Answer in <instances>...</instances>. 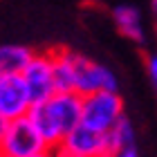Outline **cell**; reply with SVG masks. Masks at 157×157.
I'll list each match as a JSON object with an SVG mask.
<instances>
[{"instance_id":"5b68a950","label":"cell","mask_w":157,"mask_h":157,"mask_svg":"<svg viewBox=\"0 0 157 157\" xmlns=\"http://www.w3.org/2000/svg\"><path fill=\"white\" fill-rule=\"evenodd\" d=\"M34 105L23 74H0V112L7 119L27 117Z\"/></svg>"},{"instance_id":"52a82bcc","label":"cell","mask_w":157,"mask_h":157,"mask_svg":"<svg viewBox=\"0 0 157 157\" xmlns=\"http://www.w3.org/2000/svg\"><path fill=\"white\" fill-rule=\"evenodd\" d=\"M47 108L52 112L56 126L61 128L63 139H65V135L81 124L83 97L78 92H56V94H52L47 99Z\"/></svg>"},{"instance_id":"d6986e66","label":"cell","mask_w":157,"mask_h":157,"mask_svg":"<svg viewBox=\"0 0 157 157\" xmlns=\"http://www.w3.org/2000/svg\"><path fill=\"white\" fill-rule=\"evenodd\" d=\"M0 157H5V153H2V146H0Z\"/></svg>"},{"instance_id":"9c48e42d","label":"cell","mask_w":157,"mask_h":157,"mask_svg":"<svg viewBox=\"0 0 157 157\" xmlns=\"http://www.w3.org/2000/svg\"><path fill=\"white\" fill-rule=\"evenodd\" d=\"M74 54L76 52H72L70 47H54L52 49L56 92H74V83H76Z\"/></svg>"},{"instance_id":"ac0fdd59","label":"cell","mask_w":157,"mask_h":157,"mask_svg":"<svg viewBox=\"0 0 157 157\" xmlns=\"http://www.w3.org/2000/svg\"><path fill=\"white\" fill-rule=\"evenodd\" d=\"M151 9H153V13L157 16V0H151Z\"/></svg>"},{"instance_id":"4fadbf2b","label":"cell","mask_w":157,"mask_h":157,"mask_svg":"<svg viewBox=\"0 0 157 157\" xmlns=\"http://www.w3.org/2000/svg\"><path fill=\"white\" fill-rule=\"evenodd\" d=\"M144 65H146L148 81H151V85H153V88H155V92H157V52H155V54H146Z\"/></svg>"},{"instance_id":"30bf717a","label":"cell","mask_w":157,"mask_h":157,"mask_svg":"<svg viewBox=\"0 0 157 157\" xmlns=\"http://www.w3.org/2000/svg\"><path fill=\"white\" fill-rule=\"evenodd\" d=\"M112 20H115V27L119 29V34L126 36L128 40L139 43V45L146 40L144 27H141V16H139L137 7H132V5H117L115 9H112Z\"/></svg>"},{"instance_id":"277c9868","label":"cell","mask_w":157,"mask_h":157,"mask_svg":"<svg viewBox=\"0 0 157 157\" xmlns=\"http://www.w3.org/2000/svg\"><path fill=\"white\" fill-rule=\"evenodd\" d=\"M74 70H76V83L74 92L81 97L92 94L99 90H119V78L108 65L88 59L85 54H74Z\"/></svg>"},{"instance_id":"2e32d148","label":"cell","mask_w":157,"mask_h":157,"mask_svg":"<svg viewBox=\"0 0 157 157\" xmlns=\"http://www.w3.org/2000/svg\"><path fill=\"white\" fill-rule=\"evenodd\" d=\"M7 128H9V119H7L2 112H0V139H2V135L7 132Z\"/></svg>"},{"instance_id":"8992f818","label":"cell","mask_w":157,"mask_h":157,"mask_svg":"<svg viewBox=\"0 0 157 157\" xmlns=\"http://www.w3.org/2000/svg\"><path fill=\"white\" fill-rule=\"evenodd\" d=\"M61 144L81 153L83 157H110L112 155L108 132L94 130V128H90L85 124H78L74 130H70Z\"/></svg>"},{"instance_id":"5bb4252c","label":"cell","mask_w":157,"mask_h":157,"mask_svg":"<svg viewBox=\"0 0 157 157\" xmlns=\"http://www.w3.org/2000/svg\"><path fill=\"white\" fill-rule=\"evenodd\" d=\"M54 155L56 157H83L81 153H76V151H72V148H67V146H63V144H59L54 148Z\"/></svg>"},{"instance_id":"3957f363","label":"cell","mask_w":157,"mask_h":157,"mask_svg":"<svg viewBox=\"0 0 157 157\" xmlns=\"http://www.w3.org/2000/svg\"><path fill=\"white\" fill-rule=\"evenodd\" d=\"M23 78L27 83V90L32 94L34 103L47 101L52 94H56V83H54V59H52V49L45 52H34L29 63L25 65Z\"/></svg>"},{"instance_id":"7c38bea8","label":"cell","mask_w":157,"mask_h":157,"mask_svg":"<svg viewBox=\"0 0 157 157\" xmlns=\"http://www.w3.org/2000/svg\"><path fill=\"white\" fill-rule=\"evenodd\" d=\"M108 137H110V146H112V153L119 151V148H128V146H137V132H135V126L132 121L128 119L126 115L121 117L115 126L108 130Z\"/></svg>"},{"instance_id":"9a60e30c","label":"cell","mask_w":157,"mask_h":157,"mask_svg":"<svg viewBox=\"0 0 157 157\" xmlns=\"http://www.w3.org/2000/svg\"><path fill=\"white\" fill-rule=\"evenodd\" d=\"M110 157H139V151H137V146H128V148H119V151H115Z\"/></svg>"},{"instance_id":"ffe728a7","label":"cell","mask_w":157,"mask_h":157,"mask_svg":"<svg viewBox=\"0 0 157 157\" xmlns=\"http://www.w3.org/2000/svg\"><path fill=\"white\" fill-rule=\"evenodd\" d=\"M155 32H157V25H155Z\"/></svg>"},{"instance_id":"e0dca14e","label":"cell","mask_w":157,"mask_h":157,"mask_svg":"<svg viewBox=\"0 0 157 157\" xmlns=\"http://www.w3.org/2000/svg\"><path fill=\"white\" fill-rule=\"evenodd\" d=\"M32 157H56V155H54V148H45V151H40L36 155H32Z\"/></svg>"},{"instance_id":"7a4b0ae2","label":"cell","mask_w":157,"mask_h":157,"mask_svg":"<svg viewBox=\"0 0 157 157\" xmlns=\"http://www.w3.org/2000/svg\"><path fill=\"white\" fill-rule=\"evenodd\" d=\"M0 146H2L5 157H32L47 148L29 117L11 119L7 132L0 139Z\"/></svg>"},{"instance_id":"ba28073f","label":"cell","mask_w":157,"mask_h":157,"mask_svg":"<svg viewBox=\"0 0 157 157\" xmlns=\"http://www.w3.org/2000/svg\"><path fill=\"white\" fill-rule=\"evenodd\" d=\"M27 117H29V121L34 124V128L38 130V135L43 137L47 148H56L63 141V132H61V128L56 126L52 112L47 108V101L34 103L29 108V112H27Z\"/></svg>"},{"instance_id":"8fae6325","label":"cell","mask_w":157,"mask_h":157,"mask_svg":"<svg viewBox=\"0 0 157 157\" xmlns=\"http://www.w3.org/2000/svg\"><path fill=\"white\" fill-rule=\"evenodd\" d=\"M34 54L27 45H0V74H20Z\"/></svg>"},{"instance_id":"6da1fadb","label":"cell","mask_w":157,"mask_h":157,"mask_svg":"<svg viewBox=\"0 0 157 157\" xmlns=\"http://www.w3.org/2000/svg\"><path fill=\"white\" fill-rule=\"evenodd\" d=\"M124 115V99L117 90H99L83 97L81 124L94 128V130L108 132Z\"/></svg>"}]
</instances>
